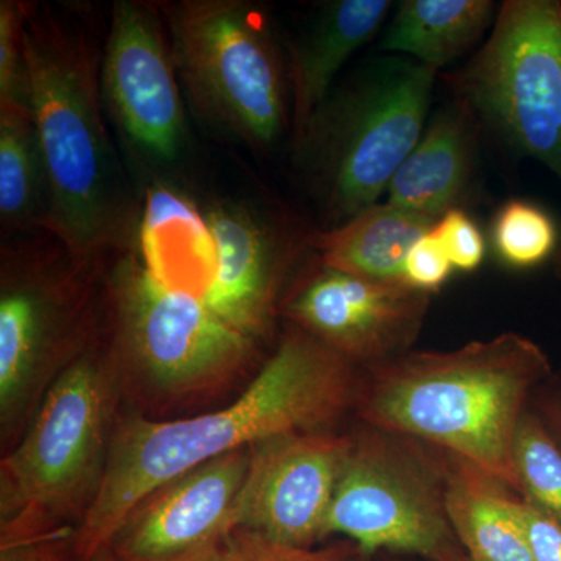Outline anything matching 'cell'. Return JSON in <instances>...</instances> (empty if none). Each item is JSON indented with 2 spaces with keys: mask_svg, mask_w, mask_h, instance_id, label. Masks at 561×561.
I'll return each instance as SVG.
<instances>
[{
  "mask_svg": "<svg viewBox=\"0 0 561 561\" xmlns=\"http://www.w3.org/2000/svg\"><path fill=\"white\" fill-rule=\"evenodd\" d=\"M356 368L291 324L253 381L227 408L191 419L122 421L111 438L95 500L77 527L73 559L99 556L142 497L184 472L276 435L330 430L357 408L364 383Z\"/></svg>",
  "mask_w": 561,
  "mask_h": 561,
  "instance_id": "6da1fadb",
  "label": "cell"
},
{
  "mask_svg": "<svg viewBox=\"0 0 561 561\" xmlns=\"http://www.w3.org/2000/svg\"><path fill=\"white\" fill-rule=\"evenodd\" d=\"M24 49L47 187V234L83 262L135 250L140 205L106 130L101 61L87 28L27 3Z\"/></svg>",
  "mask_w": 561,
  "mask_h": 561,
  "instance_id": "7a4b0ae2",
  "label": "cell"
},
{
  "mask_svg": "<svg viewBox=\"0 0 561 561\" xmlns=\"http://www.w3.org/2000/svg\"><path fill=\"white\" fill-rule=\"evenodd\" d=\"M357 411L368 426L446 449L522 494L515 442L535 387L551 376L548 354L505 332L453 351H416L373 367Z\"/></svg>",
  "mask_w": 561,
  "mask_h": 561,
  "instance_id": "3957f363",
  "label": "cell"
},
{
  "mask_svg": "<svg viewBox=\"0 0 561 561\" xmlns=\"http://www.w3.org/2000/svg\"><path fill=\"white\" fill-rule=\"evenodd\" d=\"M108 359L140 400L175 408L209 400L243 378L261 343L206 301L154 278L138 251L116 254L105 278Z\"/></svg>",
  "mask_w": 561,
  "mask_h": 561,
  "instance_id": "277c9868",
  "label": "cell"
},
{
  "mask_svg": "<svg viewBox=\"0 0 561 561\" xmlns=\"http://www.w3.org/2000/svg\"><path fill=\"white\" fill-rule=\"evenodd\" d=\"M116 371L84 351L49 383L24 437L0 463V546L79 527L113 438Z\"/></svg>",
  "mask_w": 561,
  "mask_h": 561,
  "instance_id": "5b68a950",
  "label": "cell"
},
{
  "mask_svg": "<svg viewBox=\"0 0 561 561\" xmlns=\"http://www.w3.org/2000/svg\"><path fill=\"white\" fill-rule=\"evenodd\" d=\"M438 70L383 58L331 92L294 144L319 184L328 230L379 203L426 130Z\"/></svg>",
  "mask_w": 561,
  "mask_h": 561,
  "instance_id": "8992f818",
  "label": "cell"
},
{
  "mask_svg": "<svg viewBox=\"0 0 561 561\" xmlns=\"http://www.w3.org/2000/svg\"><path fill=\"white\" fill-rule=\"evenodd\" d=\"M158 7L181 87L205 121L256 151L291 131L289 70L256 5L176 0Z\"/></svg>",
  "mask_w": 561,
  "mask_h": 561,
  "instance_id": "52a82bcc",
  "label": "cell"
},
{
  "mask_svg": "<svg viewBox=\"0 0 561 561\" xmlns=\"http://www.w3.org/2000/svg\"><path fill=\"white\" fill-rule=\"evenodd\" d=\"M99 262L77 261L47 234L2 243L0 419L18 426L51 376L84 353L92 305L88 275Z\"/></svg>",
  "mask_w": 561,
  "mask_h": 561,
  "instance_id": "ba28073f",
  "label": "cell"
},
{
  "mask_svg": "<svg viewBox=\"0 0 561 561\" xmlns=\"http://www.w3.org/2000/svg\"><path fill=\"white\" fill-rule=\"evenodd\" d=\"M463 110L561 183V2L507 0L453 80Z\"/></svg>",
  "mask_w": 561,
  "mask_h": 561,
  "instance_id": "9c48e42d",
  "label": "cell"
},
{
  "mask_svg": "<svg viewBox=\"0 0 561 561\" xmlns=\"http://www.w3.org/2000/svg\"><path fill=\"white\" fill-rule=\"evenodd\" d=\"M408 440L371 426L351 437L324 538L343 535L368 556L387 549L457 561L465 551L446 511L445 471Z\"/></svg>",
  "mask_w": 561,
  "mask_h": 561,
  "instance_id": "30bf717a",
  "label": "cell"
},
{
  "mask_svg": "<svg viewBox=\"0 0 561 561\" xmlns=\"http://www.w3.org/2000/svg\"><path fill=\"white\" fill-rule=\"evenodd\" d=\"M158 3H113L101 60L103 106L140 160L171 165L187 147L186 111Z\"/></svg>",
  "mask_w": 561,
  "mask_h": 561,
  "instance_id": "8fae6325",
  "label": "cell"
},
{
  "mask_svg": "<svg viewBox=\"0 0 561 561\" xmlns=\"http://www.w3.org/2000/svg\"><path fill=\"white\" fill-rule=\"evenodd\" d=\"M250 448L221 456L150 491L103 553L111 561H210L238 530L236 507Z\"/></svg>",
  "mask_w": 561,
  "mask_h": 561,
  "instance_id": "7c38bea8",
  "label": "cell"
},
{
  "mask_svg": "<svg viewBox=\"0 0 561 561\" xmlns=\"http://www.w3.org/2000/svg\"><path fill=\"white\" fill-rule=\"evenodd\" d=\"M431 294L405 280L364 278L319 267L283 301L279 316L354 364L402 356L419 337Z\"/></svg>",
  "mask_w": 561,
  "mask_h": 561,
  "instance_id": "4fadbf2b",
  "label": "cell"
},
{
  "mask_svg": "<svg viewBox=\"0 0 561 561\" xmlns=\"http://www.w3.org/2000/svg\"><path fill=\"white\" fill-rule=\"evenodd\" d=\"M351 437L330 430L276 435L251 446L236 507L238 529L312 548L324 526Z\"/></svg>",
  "mask_w": 561,
  "mask_h": 561,
  "instance_id": "5bb4252c",
  "label": "cell"
},
{
  "mask_svg": "<svg viewBox=\"0 0 561 561\" xmlns=\"http://www.w3.org/2000/svg\"><path fill=\"white\" fill-rule=\"evenodd\" d=\"M216 243V275L205 298L217 316L261 345L279 316L280 289L301 249L302 234L243 202H217L205 209Z\"/></svg>",
  "mask_w": 561,
  "mask_h": 561,
  "instance_id": "9a60e30c",
  "label": "cell"
},
{
  "mask_svg": "<svg viewBox=\"0 0 561 561\" xmlns=\"http://www.w3.org/2000/svg\"><path fill=\"white\" fill-rule=\"evenodd\" d=\"M391 5L389 0L323 3L308 31L289 44L291 142L301 138L343 66L378 32Z\"/></svg>",
  "mask_w": 561,
  "mask_h": 561,
  "instance_id": "2e32d148",
  "label": "cell"
},
{
  "mask_svg": "<svg viewBox=\"0 0 561 561\" xmlns=\"http://www.w3.org/2000/svg\"><path fill=\"white\" fill-rule=\"evenodd\" d=\"M135 250L165 287L205 298L216 275V243L205 210L183 192L164 183L147 187Z\"/></svg>",
  "mask_w": 561,
  "mask_h": 561,
  "instance_id": "e0dca14e",
  "label": "cell"
},
{
  "mask_svg": "<svg viewBox=\"0 0 561 561\" xmlns=\"http://www.w3.org/2000/svg\"><path fill=\"white\" fill-rule=\"evenodd\" d=\"M470 114L463 106L440 110L402 162L387 190V203L438 220L459 208L470 184Z\"/></svg>",
  "mask_w": 561,
  "mask_h": 561,
  "instance_id": "ac0fdd59",
  "label": "cell"
},
{
  "mask_svg": "<svg viewBox=\"0 0 561 561\" xmlns=\"http://www.w3.org/2000/svg\"><path fill=\"white\" fill-rule=\"evenodd\" d=\"M437 220L390 203H376L341 227L312 232L321 264L335 271L383 280H404V261Z\"/></svg>",
  "mask_w": 561,
  "mask_h": 561,
  "instance_id": "d6986e66",
  "label": "cell"
},
{
  "mask_svg": "<svg viewBox=\"0 0 561 561\" xmlns=\"http://www.w3.org/2000/svg\"><path fill=\"white\" fill-rule=\"evenodd\" d=\"M505 486L453 457L445 468L446 511L472 561H535Z\"/></svg>",
  "mask_w": 561,
  "mask_h": 561,
  "instance_id": "ffe728a7",
  "label": "cell"
},
{
  "mask_svg": "<svg viewBox=\"0 0 561 561\" xmlns=\"http://www.w3.org/2000/svg\"><path fill=\"white\" fill-rule=\"evenodd\" d=\"M497 10L491 0H404L381 49L411 55L420 65L440 70L482 38Z\"/></svg>",
  "mask_w": 561,
  "mask_h": 561,
  "instance_id": "44dd1931",
  "label": "cell"
},
{
  "mask_svg": "<svg viewBox=\"0 0 561 561\" xmlns=\"http://www.w3.org/2000/svg\"><path fill=\"white\" fill-rule=\"evenodd\" d=\"M49 187L31 106L0 105V224L3 232L47 234Z\"/></svg>",
  "mask_w": 561,
  "mask_h": 561,
  "instance_id": "7402d4cb",
  "label": "cell"
},
{
  "mask_svg": "<svg viewBox=\"0 0 561 561\" xmlns=\"http://www.w3.org/2000/svg\"><path fill=\"white\" fill-rule=\"evenodd\" d=\"M522 496L561 522V443L534 413H524L515 442Z\"/></svg>",
  "mask_w": 561,
  "mask_h": 561,
  "instance_id": "603a6c76",
  "label": "cell"
},
{
  "mask_svg": "<svg viewBox=\"0 0 561 561\" xmlns=\"http://www.w3.org/2000/svg\"><path fill=\"white\" fill-rule=\"evenodd\" d=\"M493 245L505 265L519 271L542 264L557 249L556 224L529 202L505 203L493 221Z\"/></svg>",
  "mask_w": 561,
  "mask_h": 561,
  "instance_id": "cb8c5ba5",
  "label": "cell"
},
{
  "mask_svg": "<svg viewBox=\"0 0 561 561\" xmlns=\"http://www.w3.org/2000/svg\"><path fill=\"white\" fill-rule=\"evenodd\" d=\"M370 556L354 542L324 548H301L272 540L257 531L238 529L210 561H368Z\"/></svg>",
  "mask_w": 561,
  "mask_h": 561,
  "instance_id": "d4e9b609",
  "label": "cell"
},
{
  "mask_svg": "<svg viewBox=\"0 0 561 561\" xmlns=\"http://www.w3.org/2000/svg\"><path fill=\"white\" fill-rule=\"evenodd\" d=\"M27 3L18 0L0 2V105L31 106V81L24 49Z\"/></svg>",
  "mask_w": 561,
  "mask_h": 561,
  "instance_id": "484cf974",
  "label": "cell"
},
{
  "mask_svg": "<svg viewBox=\"0 0 561 561\" xmlns=\"http://www.w3.org/2000/svg\"><path fill=\"white\" fill-rule=\"evenodd\" d=\"M435 236L451 261L454 271H478L485 260V241L474 220L463 209L454 208L434 225Z\"/></svg>",
  "mask_w": 561,
  "mask_h": 561,
  "instance_id": "4316f807",
  "label": "cell"
},
{
  "mask_svg": "<svg viewBox=\"0 0 561 561\" xmlns=\"http://www.w3.org/2000/svg\"><path fill=\"white\" fill-rule=\"evenodd\" d=\"M453 272L451 261L434 230L426 232L412 247L404 261L405 283L426 294L440 290L451 278Z\"/></svg>",
  "mask_w": 561,
  "mask_h": 561,
  "instance_id": "83f0119b",
  "label": "cell"
},
{
  "mask_svg": "<svg viewBox=\"0 0 561 561\" xmlns=\"http://www.w3.org/2000/svg\"><path fill=\"white\" fill-rule=\"evenodd\" d=\"M513 511L522 523L535 561H561V522L523 496H513Z\"/></svg>",
  "mask_w": 561,
  "mask_h": 561,
  "instance_id": "f1b7e54d",
  "label": "cell"
},
{
  "mask_svg": "<svg viewBox=\"0 0 561 561\" xmlns=\"http://www.w3.org/2000/svg\"><path fill=\"white\" fill-rule=\"evenodd\" d=\"M77 527L0 546V561H69L76 557Z\"/></svg>",
  "mask_w": 561,
  "mask_h": 561,
  "instance_id": "f546056e",
  "label": "cell"
},
{
  "mask_svg": "<svg viewBox=\"0 0 561 561\" xmlns=\"http://www.w3.org/2000/svg\"><path fill=\"white\" fill-rule=\"evenodd\" d=\"M551 419L553 427H556V431H559V435L561 437V402L560 404L553 405L551 409Z\"/></svg>",
  "mask_w": 561,
  "mask_h": 561,
  "instance_id": "4dcf8cb0",
  "label": "cell"
},
{
  "mask_svg": "<svg viewBox=\"0 0 561 561\" xmlns=\"http://www.w3.org/2000/svg\"><path fill=\"white\" fill-rule=\"evenodd\" d=\"M553 265H556V275L559 276V279L561 280V249L557 251L556 262H553Z\"/></svg>",
  "mask_w": 561,
  "mask_h": 561,
  "instance_id": "1f68e13d",
  "label": "cell"
},
{
  "mask_svg": "<svg viewBox=\"0 0 561 561\" xmlns=\"http://www.w3.org/2000/svg\"><path fill=\"white\" fill-rule=\"evenodd\" d=\"M69 561H80V560L72 559ZM88 561H111V560H110V557L106 556V553L101 552V553H99V556H95L94 559H91Z\"/></svg>",
  "mask_w": 561,
  "mask_h": 561,
  "instance_id": "d6a6232c",
  "label": "cell"
},
{
  "mask_svg": "<svg viewBox=\"0 0 561 561\" xmlns=\"http://www.w3.org/2000/svg\"><path fill=\"white\" fill-rule=\"evenodd\" d=\"M457 561H472V560L470 559V557L467 556V552H463V553H461L459 559H457Z\"/></svg>",
  "mask_w": 561,
  "mask_h": 561,
  "instance_id": "836d02e7",
  "label": "cell"
}]
</instances>
